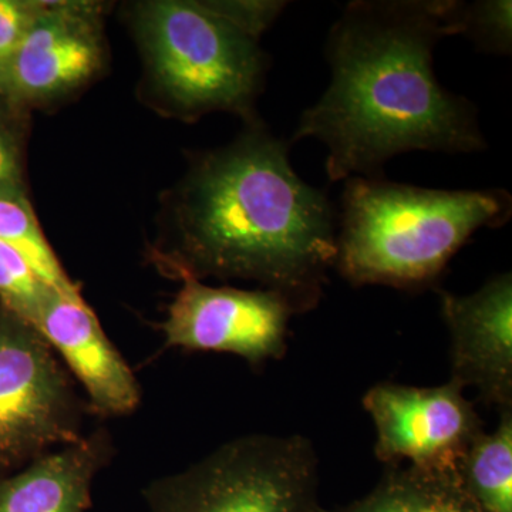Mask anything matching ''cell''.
<instances>
[{"instance_id": "1", "label": "cell", "mask_w": 512, "mask_h": 512, "mask_svg": "<svg viewBox=\"0 0 512 512\" xmlns=\"http://www.w3.org/2000/svg\"><path fill=\"white\" fill-rule=\"evenodd\" d=\"M456 0H355L330 29L328 90L303 111L289 144L328 148L332 183L380 178L412 151L471 154L487 148L473 101L441 86L433 53L456 36Z\"/></svg>"}, {"instance_id": "2", "label": "cell", "mask_w": 512, "mask_h": 512, "mask_svg": "<svg viewBox=\"0 0 512 512\" xmlns=\"http://www.w3.org/2000/svg\"><path fill=\"white\" fill-rule=\"evenodd\" d=\"M289 146L262 124L201 154L175 194L173 239L156 255L171 276L258 282L299 313L315 309L336 261L326 191L293 170Z\"/></svg>"}, {"instance_id": "3", "label": "cell", "mask_w": 512, "mask_h": 512, "mask_svg": "<svg viewBox=\"0 0 512 512\" xmlns=\"http://www.w3.org/2000/svg\"><path fill=\"white\" fill-rule=\"evenodd\" d=\"M512 215L503 188L430 190L380 178L346 180L335 269L353 286L437 289L454 255L483 228Z\"/></svg>"}, {"instance_id": "4", "label": "cell", "mask_w": 512, "mask_h": 512, "mask_svg": "<svg viewBox=\"0 0 512 512\" xmlns=\"http://www.w3.org/2000/svg\"><path fill=\"white\" fill-rule=\"evenodd\" d=\"M133 26L148 82L165 109L185 120L228 111L256 123L268 56L258 40L205 2L137 3Z\"/></svg>"}, {"instance_id": "5", "label": "cell", "mask_w": 512, "mask_h": 512, "mask_svg": "<svg viewBox=\"0 0 512 512\" xmlns=\"http://www.w3.org/2000/svg\"><path fill=\"white\" fill-rule=\"evenodd\" d=\"M318 491L311 440L251 434L158 478L144 498L148 512H320Z\"/></svg>"}, {"instance_id": "6", "label": "cell", "mask_w": 512, "mask_h": 512, "mask_svg": "<svg viewBox=\"0 0 512 512\" xmlns=\"http://www.w3.org/2000/svg\"><path fill=\"white\" fill-rule=\"evenodd\" d=\"M83 410L42 333L0 306V473L82 439Z\"/></svg>"}, {"instance_id": "7", "label": "cell", "mask_w": 512, "mask_h": 512, "mask_svg": "<svg viewBox=\"0 0 512 512\" xmlns=\"http://www.w3.org/2000/svg\"><path fill=\"white\" fill-rule=\"evenodd\" d=\"M161 330L165 348L231 353L249 365L279 360L288 350L289 322L301 315L272 289L210 286L184 276Z\"/></svg>"}, {"instance_id": "8", "label": "cell", "mask_w": 512, "mask_h": 512, "mask_svg": "<svg viewBox=\"0 0 512 512\" xmlns=\"http://www.w3.org/2000/svg\"><path fill=\"white\" fill-rule=\"evenodd\" d=\"M362 404L375 423V454L384 466L407 460L414 467L456 470L484 431L476 407L453 380L436 387L379 383Z\"/></svg>"}, {"instance_id": "9", "label": "cell", "mask_w": 512, "mask_h": 512, "mask_svg": "<svg viewBox=\"0 0 512 512\" xmlns=\"http://www.w3.org/2000/svg\"><path fill=\"white\" fill-rule=\"evenodd\" d=\"M100 3L45 2L0 76V97L26 111L70 96L104 63Z\"/></svg>"}, {"instance_id": "10", "label": "cell", "mask_w": 512, "mask_h": 512, "mask_svg": "<svg viewBox=\"0 0 512 512\" xmlns=\"http://www.w3.org/2000/svg\"><path fill=\"white\" fill-rule=\"evenodd\" d=\"M450 332V380L473 387L487 406L512 409V276L488 279L471 295L437 289Z\"/></svg>"}, {"instance_id": "11", "label": "cell", "mask_w": 512, "mask_h": 512, "mask_svg": "<svg viewBox=\"0 0 512 512\" xmlns=\"http://www.w3.org/2000/svg\"><path fill=\"white\" fill-rule=\"evenodd\" d=\"M35 328L82 384L93 413L127 416L140 406L136 376L107 338L82 293H47Z\"/></svg>"}, {"instance_id": "12", "label": "cell", "mask_w": 512, "mask_h": 512, "mask_svg": "<svg viewBox=\"0 0 512 512\" xmlns=\"http://www.w3.org/2000/svg\"><path fill=\"white\" fill-rule=\"evenodd\" d=\"M111 454L110 436L100 429L0 476V512L89 511L94 478Z\"/></svg>"}, {"instance_id": "13", "label": "cell", "mask_w": 512, "mask_h": 512, "mask_svg": "<svg viewBox=\"0 0 512 512\" xmlns=\"http://www.w3.org/2000/svg\"><path fill=\"white\" fill-rule=\"evenodd\" d=\"M320 512H483L456 470L386 466L376 487L346 507Z\"/></svg>"}, {"instance_id": "14", "label": "cell", "mask_w": 512, "mask_h": 512, "mask_svg": "<svg viewBox=\"0 0 512 512\" xmlns=\"http://www.w3.org/2000/svg\"><path fill=\"white\" fill-rule=\"evenodd\" d=\"M456 471L481 511L512 512V409L501 410L497 429L473 441Z\"/></svg>"}, {"instance_id": "15", "label": "cell", "mask_w": 512, "mask_h": 512, "mask_svg": "<svg viewBox=\"0 0 512 512\" xmlns=\"http://www.w3.org/2000/svg\"><path fill=\"white\" fill-rule=\"evenodd\" d=\"M0 241L15 248L53 291L80 293L47 242L28 197H0Z\"/></svg>"}, {"instance_id": "16", "label": "cell", "mask_w": 512, "mask_h": 512, "mask_svg": "<svg viewBox=\"0 0 512 512\" xmlns=\"http://www.w3.org/2000/svg\"><path fill=\"white\" fill-rule=\"evenodd\" d=\"M511 0H456L457 35L468 37L484 53L511 55Z\"/></svg>"}, {"instance_id": "17", "label": "cell", "mask_w": 512, "mask_h": 512, "mask_svg": "<svg viewBox=\"0 0 512 512\" xmlns=\"http://www.w3.org/2000/svg\"><path fill=\"white\" fill-rule=\"evenodd\" d=\"M50 291L26 259L0 241V306L35 326Z\"/></svg>"}, {"instance_id": "18", "label": "cell", "mask_w": 512, "mask_h": 512, "mask_svg": "<svg viewBox=\"0 0 512 512\" xmlns=\"http://www.w3.org/2000/svg\"><path fill=\"white\" fill-rule=\"evenodd\" d=\"M23 113L0 97V197H28L23 180Z\"/></svg>"}, {"instance_id": "19", "label": "cell", "mask_w": 512, "mask_h": 512, "mask_svg": "<svg viewBox=\"0 0 512 512\" xmlns=\"http://www.w3.org/2000/svg\"><path fill=\"white\" fill-rule=\"evenodd\" d=\"M43 8L36 0H0V76Z\"/></svg>"}, {"instance_id": "20", "label": "cell", "mask_w": 512, "mask_h": 512, "mask_svg": "<svg viewBox=\"0 0 512 512\" xmlns=\"http://www.w3.org/2000/svg\"><path fill=\"white\" fill-rule=\"evenodd\" d=\"M221 18L237 26L242 32L259 40L282 10L286 2H205Z\"/></svg>"}]
</instances>
